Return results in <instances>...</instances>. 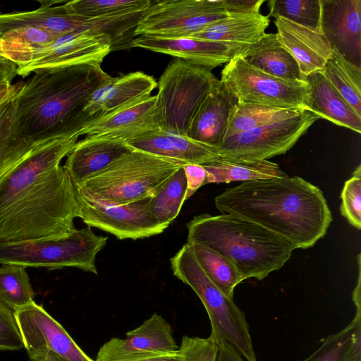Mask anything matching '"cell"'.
<instances>
[{
	"label": "cell",
	"mask_w": 361,
	"mask_h": 361,
	"mask_svg": "<svg viewBox=\"0 0 361 361\" xmlns=\"http://www.w3.org/2000/svg\"><path fill=\"white\" fill-rule=\"evenodd\" d=\"M302 110L238 102L231 113L224 139L296 116Z\"/></svg>",
	"instance_id": "cell-31"
},
{
	"label": "cell",
	"mask_w": 361,
	"mask_h": 361,
	"mask_svg": "<svg viewBox=\"0 0 361 361\" xmlns=\"http://www.w3.org/2000/svg\"><path fill=\"white\" fill-rule=\"evenodd\" d=\"M79 136L36 146L0 179V243L59 240L76 230L75 188L61 162Z\"/></svg>",
	"instance_id": "cell-1"
},
{
	"label": "cell",
	"mask_w": 361,
	"mask_h": 361,
	"mask_svg": "<svg viewBox=\"0 0 361 361\" xmlns=\"http://www.w3.org/2000/svg\"><path fill=\"white\" fill-rule=\"evenodd\" d=\"M23 83L13 84L11 92L0 104V179L36 147L25 137L18 116L16 96Z\"/></svg>",
	"instance_id": "cell-24"
},
{
	"label": "cell",
	"mask_w": 361,
	"mask_h": 361,
	"mask_svg": "<svg viewBox=\"0 0 361 361\" xmlns=\"http://www.w3.org/2000/svg\"><path fill=\"white\" fill-rule=\"evenodd\" d=\"M113 51L111 38L91 31L73 32L58 37L27 65L19 68L23 78L44 69L99 63Z\"/></svg>",
	"instance_id": "cell-13"
},
{
	"label": "cell",
	"mask_w": 361,
	"mask_h": 361,
	"mask_svg": "<svg viewBox=\"0 0 361 361\" xmlns=\"http://www.w3.org/2000/svg\"><path fill=\"white\" fill-rule=\"evenodd\" d=\"M186 188V178L181 166L149 199V207L161 225L168 228L178 215L185 201Z\"/></svg>",
	"instance_id": "cell-33"
},
{
	"label": "cell",
	"mask_w": 361,
	"mask_h": 361,
	"mask_svg": "<svg viewBox=\"0 0 361 361\" xmlns=\"http://www.w3.org/2000/svg\"><path fill=\"white\" fill-rule=\"evenodd\" d=\"M155 79L142 71L110 77L91 95L85 113L91 119L151 95Z\"/></svg>",
	"instance_id": "cell-22"
},
{
	"label": "cell",
	"mask_w": 361,
	"mask_h": 361,
	"mask_svg": "<svg viewBox=\"0 0 361 361\" xmlns=\"http://www.w3.org/2000/svg\"><path fill=\"white\" fill-rule=\"evenodd\" d=\"M30 361H68L49 350L27 353Z\"/></svg>",
	"instance_id": "cell-46"
},
{
	"label": "cell",
	"mask_w": 361,
	"mask_h": 361,
	"mask_svg": "<svg viewBox=\"0 0 361 361\" xmlns=\"http://www.w3.org/2000/svg\"><path fill=\"white\" fill-rule=\"evenodd\" d=\"M13 90V84L9 89L0 92V104L10 94Z\"/></svg>",
	"instance_id": "cell-48"
},
{
	"label": "cell",
	"mask_w": 361,
	"mask_h": 361,
	"mask_svg": "<svg viewBox=\"0 0 361 361\" xmlns=\"http://www.w3.org/2000/svg\"><path fill=\"white\" fill-rule=\"evenodd\" d=\"M108 238L96 235L87 226L59 240L0 243V264L49 270L75 267L97 275L96 257Z\"/></svg>",
	"instance_id": "cell-8"
},
{
	"label": "cell",
	"mask_w": 361,
	"mask_h": 361,
	"mask_svg": "<svg viewBox=\"0 0 361 361\" xmlns=\"http://www.w3.org/2000/svg\"><path fill=\"white\" fill-rule=\"evenodd\" d=\"M184 170L187 188L185 200L190 198L202 186L207 184V172L202 165L184 164Z\"/></svg>",
	"instance_id": "cell-43"
},
{
	"label": "cell",
	"mask_w": 361,
	"mask_h": 361,
	"mask_svg": "<svg viewBox=\"0 0 361 361\" xmlns=\"http://www.w3.org/2000/svg\"><path fill=\"white\" fill-rule=\"evenodd\" d=\"M23 348L24 344L14 312L0 302V350Z\"/></svg>",
	"instance_id": "cell-42"
},
{
	"label": "cell",
	"mask_w": 361,
	"mask_h": 361,
	"mask_svg": "<svg viewBox=\"0 0 361 361\" xmlns=\"http://www.w3.org/2000/svg\"><path fill=\"white\" fill-rule=\"evenodd\" d=\"M305 80V109L337 126L360 133L361 116L329 81L322 71L309 74Z\"/></svg>",
	"instance_id": "cell-23"
},
{
	"label": "cell",
	"mask_w": 361,
	"mask_h": 361,
	"mask_svg": "<svg viewBox=\"0 0 361 361\" xmlns=\"http://www.w3.org/2000/svg\"><path fill=\"white\" fill-rule=\"evenodd\" d=\"M150 0H73L63 4L73 14L86 18H103L146 11Z\"/></svg>",
	"instance_id": "cell-35"
},
{
	"label": "cell",
	"mask_w": 361,
	"mask_h": 361,
	"mask_svg": "<svg viewBox=\"0 0 361 361\" xmlns=\"http://www.w3.org/2000/svg\"><path fill=\"white\" fill-rule=\"evenodd\" d=\"M335 88L361 116V67L348 61L335 47L322 70Z\"/></svg>",
	"instance_id": "cell-30"
},
{
	"label": "cell",
	"mask_w": 361,
	"mask_h": 361,
	"mask_svg": "<svg viewBox=\"0 0 361 361\" xmlns=\"http://www.w3.org/2000/svg\"><path fill=\"white\" fill-rule=\"evenodd\" d=\"M319 118L303 109L296 116L226 137L214 149L224 158L267 160L286 154Z\"/></svg>",
	"instance_id": "cell-11"
},
{
	"label": "cell",
	"mask_w": 361,
	"mask_h": 361,
	"mask_svg": "<svg viewBox=\"0 0 361 361\" xmlns=\"http://www.w3.org/2000/svg\"><path fill=\"white\" fill-rule=\"evenodd\" d=\"M130 361H179L178 350L175 352L137 358Z\"/></svg>",
	"instance_id": "cell-47"
},
{
	"label": "cell",
	"mask_w": 361,
	"mask_h": 361,
	"mask_svg": "<svg viewBox=\"0 0 361 361\" xmlns=\"http://www.w3.org/2000/svg\"><path fill=\"white\" fill-rule=\"evenodd\" d=\"M221 80L238 103L305 109L306 80H285L247 63L236 54L221 71Z\"/></svg>",
	"instance_id": "cell-9"
},
{
	"label": "cell",
	"mask_w": 361,
	"mask_h": 361,
	"mask_svg": "<svg viewBox=\"0 0 361 361\" xmlns=\"http://www.w3.org/2000/svg\"><path fill=\"white\" fill-rule=\"evenodd\" d=\"M12 84H8L4 82H0V92L9 89L11 87Z\"/></svg>",
	"instance_id": "cell-49"
},
{
	"label": "cell",
	"mask_w": 361,
	"mask_h": 361,
	"mask_svg": "<svg viewBox=\"0 0 361 361\" xmlns=\"http://www.w3.org/2000/svg\"><path fill=\"white\" fill-rule=\"evenodd\" d=\"M173 275L189 286L202 301L210 320L212 336L226 342L247 361H257L244 314L210 280L199 264L190 244L185 243L170 259Z\"/></svg>",
	"instance_id": "cell-6"
},
{
	"label": "cell",
	"mask_w": 361,
	"mask_h": 361,
	"mask_svg": "<svg viewBox=\"0 0 361 361\" xmlns=\"http://www.w3.org/2000/svg\"><path fill=\"white\" fill-rule=\"evenodd\" d=\"M186 227L187 243L200 244L221 254L235 265L243 281L262 280L280 269L295 249L262 226L230 214L195 216Z\"/></svg>",
	"instance_id": "cell-4"
},
{
	"label": "cell",
	"mask_w": 361,
	"mask_h": 361,
	"mask_svg": "<svg viewBox=\"0 0 361 361\" xmlns=\"http://www.w3.org/2000/svg\"><path fill=\"white\" fill-rule=\"evenodd\" d=\"M58 37L31 26L11 29L0 34V54L16 63L19 68L30 63Z\"/></svg>",
	"instance_id": "cell-29"
},
{
	"label": "cell",
	"mask_w": 361,
	"mask_h": 361,
	"mask_svg": "<svg viewBox=\"0 0 361 361\" xmlns=\"http://www.w3.org/2000/svg\"><path fill=\"white\" fill-rule=\"evenodd\" d=\"M126 142L133 149L185 164L181 155L168 137L166 132L159 128L142 133Z\"/></svg>",
	"instance_id": "cell-38"
},
{
	"label": "cell",
	"mask_w": 361,
	"mask_h": 361,
	"mask_svg": "<svg viewBox=\"0 0 361 361\" xmlns=\"http://www.w3.org/2000/svg\"><path fill=\"white\" fill-rule=\"evenodd\" d=\"M54 1H41V6L25 12L0 13V34L7 30L31 26L47 31L56 37L82 31V18L68 12Z\"/></svg>",
	"instance_id": "cell-25"
},
{
	"label": "cell",
	"mask_w": 361,
	"mask_h": 361,
	"mask_svg": "<svg viewBox=\"0 0 361 361\" xmlns=\"http://www.w3.org/2000/svg\"><path fill=\"white\" fill-rule=\"evenodd\" d=\"M202 166L207 172V184L288 177L277 164L268 160H244L219 157L215 161Z\"/></svg>",
	"instance_id": "cell-28"
},
{
	"label": "cell",
	"mask_w": 361,
	"mask_h": 361,
	"mask_svg": "<svg viewBox=\"0 0 361 361\" xmlns=\"http://www.w3.org/2000/svg\"><path fill=\"white\" fill-rule=\"evenodd\" d=\"M133 149L125 140L106 135H90L78 141L63 165L75 186L102 171Z\"/></svg>",
	"instance_id": "cell-18"
},
{
	"label": "cell",
	"mask_w": 361,
	"mask_h": 361,
	"mask_svg": "<svg viewBox=\"0 0 361 361\" xmlns=\"http://www.w3.org/2000/svg\"><path fill=\"white\" fill-rule=\"evenodd\" d=\"M16 96V109L27 140L40 145L79 134L92 119L85 107L110 77L99 63L39 70Z\"/></svg>",
	"instance_id": "cell-3"
},
{
	"label": "cell",
	"mask_w": 361,
	"mask_h": 361,
	"mask_svg": "<svg viewBox=\"0 0 361 361\" xmlns=\"http://www.w3.org/2000/svg\"><path fill=\"white\" fill-rule=\"evenodd\" d=\"M183 164L133 149L75 188L94 200L128 204L153 197Z\"/></svg>",
	"instance_id": "cell-5"
},
{
	"label": "cell",
	"mask_w": 361,
	"mask_h": 361,
	"mask_svg": "<svg viewBox=\"0 0 361 361\" xmlns=\"http://www.w3.org/2000/svg\"><path fill=\"white\" fill-rule=\"evenodd\" d=\"M269 25V16L260 12L229 16L188 37L226 43L244 49L257 42L265 34Z\"/></svg>",
	"instance_id": "cell-27"
},
{
	"label": "cell",
	"mask_w": 361,
	"mask_h": 361,
	"mask_svg": "<svg viewBox=\"0 0 361 361\" xmlns=\"http://www.w3.org/2000/svg\"><path fill=\"white\" fill-rule=\"evenodd\" d=\"M214 204L221 214L252 221L295 249L314 246L333 220L323 192L297 176L243 182L217 195Z\"/></svg>",
	"instance_id": "cell-2"
},
{
	"label": "cell",
	"mask_w": 361,
	"mask_h": 361,
	"mask_svg": "<svg viewBox=\"0 0 361 361\" xmlns=\"http://www.w3.org/2000/svg\"><path fill=\"white\" fill-rule=\"evenodd\" d=\"M355 322V317L343 329L326 338L319 348L303 361H361L349 348Z\"/></svg>",
	"instance_id": "cell-37"
},
{
	"label": "cell",
	"mask_w": 361,
	"mask_h": 361,
	"mask_svg": "<svg viewBox=\"0 0 361 361\" xmlns=\"http://www.w3.org/2000/svg\"><path fill=\"white\" fill-rule=\"evenodd\" d=\"M320 28L331 47L361 67V0H321Z\"/></svg>",
	"instance_id": "cell-16"
},
{
	"label": "cell",
	"mask_w": 361,
	"mask_h": 361,
	"mask_svg": "<svg viewBox=\"0 0 361 361\" xmlns=\"http://www.w3.org/2000/svg\"><path fill=\"white\" fill-rule=\"evenodd\" d=\"M156 99V95H149L92 119L80 130V136L106 135L126 141L157 128L154 117Z\"/></svg>",
	"instance_id": "cell-19"
},
{
	"label": "cell",
	"mask_w": 361,
	"mask_h": 361,
	"mask_svg": "<svg viewBox=\"0 0 361 361\" xmlns=\"http://www.w3.org/2000/svg\"><path fill=\"white\" fill-rule=\"evenodd\" d=\"M218 345L212 336H184L178 348L179 361H216Z\"/></svg>",
	"instance_id": "cell-41"
},
{
	"label": "cell",
	"mask_w": 361,
	"mask_h": 361,
	"mask_svg": "<svg viewBox=\"0 0 361 361\" xmlns=\"http://www.w3.org/2000/svg\"><path fill=\"white\" fill-rule=\"evenodd\" d=\"M237 104L235 96L218 80L193 118L185 136L213 149L219 147Z\"/></svg>",
	"instance_id": "cell-20"
},
{
	"label": "cell",
	"mask_w": 361,
	"mask_h": 361,
	"mask_svg": "<svg viewBox=\"0 0 361 361\" xmlns=\"http://www.w3.org/2000/svg\"><path fill=\"white\" fill-rule=\"evenodd\" d=\"M18 66L11 59L0 54V82L11 84L18 75Z\"/></svg>",
	"instance_id": "cell-44"
},
{
	"label": "cell",
	"mask_w": 361,
	"mask_h": 361,
	"mask_svg": "<svg viewBox=\"0 0 361 361\" xmlns=\"http://www.w3.org/2000/svg\"><path fill=\"white\" fill-rule=\"evenodd\" d=\"M274 23L281 43L294 57L305 78L324 68L332 54V47L322 32L282 17H276Z\"/></svg>",
	"instance_id": "cell-21"
},
{
	"label": "cell",
	"mask_w": 361,
	"mask_h": 361,
	"mask_svg": "<svg viewBox=\"0 0 361 361\" xmlns=\"http://www.w3.org/2000/svg\"><path fill=\"white\" fill-rule=\"evenodd\" d=\"M199 264L215 286L233 298L237 285L243 281L235 265L227 258L204 245L190 244Z\"/></svg>",
	"instance_id": "cell-32"
},
{
	"label": "cell",
	"mask_w": 361,
	"mask_h": 361,
	"mask_svg": "<svg viewBox=\"0 0 361 361\" xmlns=\"http://www.w3.org/2000/svg\"><path fill=\"white\" fill-rule=\"evenodd\" d=\"M166 134L179 152L185 164L203 165L212 162L219 157L213 148L186 136L168 132H166Z\"/></svg>",
	"instance_id": "cell-40"
},
{
	"label": "cell",
	"mask_w": 361,
	"mask_h": 361,
	"mask_svg": "<svg viewBox=\"0 0 361 361\" xmlns=\"http://www.w3.org/2000/svg\"><path fill=\"white\" fill-rule=\"evenodd\" d=\"M269 15L282 17L312 30L320 28L321 0H271L268 1Z\"/></svg>",
	"instance_id": "cell-36"
},
{
	"label": "cell",
	"mask_w": 361,
	"mask_h": 361,
	"mask_svg": "<svg viewBox=\"0 0 361 361\" xmlns=\"http://www.w3.org/2000/svg\"><path fill=\"white\" fill-rule=\"evenodd\" d=\"M27 353L49 350L68 361H94L63 327L35 301L14 312Z\"/></svg>",
	"instance_id": "cell-14"
},
{
	"label": "cell",
	"mask_w": 361,
	"mask_h": 361,
	"mask_svg": "<svg viewBox=\"0 0 361 361\" xmlns=\"http://www.w3.org/2000/svg\"><path fill=\"white\" fill-rule=\"evenodd\" d=\"M216 361H243L241 355L226 342L218 345Z\"/></svg>",
	"instance_id": "cell-45"
},
{
	"label": "cell",
	"mask_w": 361,
	"mask_h": 361,
	"mask_svg": "<svg viewBox=\"0 0 361 361\" xmlns=\"http://www.w3.org/2000/svg\"><path fill=\"white\" fill-rule=\"evenodd\" d=\"M76 197L79 218L87 226L110 233L119 240L148 238L167 228L152 213L149 198L121 204L94 200L77 191Z\"/></svg>",
	"instance_id": "cell-12"
},
{
	"label": "cell",
	"mask_w": 361,
	"mask_h": 361,
	"mask_svg": "<svg viewBox=\"0 0 361 361\" xmlns=\"http://www.w3.org/2000/svg\"><path fill=\"white\" fill-rule=\"evenodd\" d=\"M218 79L212 70L175 59L166 67L157 87L154 121L164 131L185 136Z\"/></svg>",
	"instance_id": "cell-7"
},
{
	"label": "cell",
	"mask_w": 361,
	"mask_h": 361,
	"mask_svg": "<svg viewBox=\"0 0 361 361\" xmlns=\"http://www.w3.org/2000/svg\"><path fill=\"white\" fill-rule=\"evenodd\" d=\"M169 324L154 313L126 338H112L99 350L94 361H130L178 350Z\"/></svg>",
	"instance_id": "cell-15"
},
{
	"label": "cell",
	"mask_w": 361,
	"mask_h": 361,
	"mask_svg": "<svg viewBox=\"0 0 361 361\" xmlns=\"http://www.w3.org/2000/svg\"><path fill=\"white\" fill-rule=\"evenodd\" d=\"M226 0L152 1L135 30V37H188L207 25L228 18Z\"/></svg>",
	"instance_id": "cell-10"
},
{
	"label": "cell",
	"mask_w": 361,
	"mask_h": 361,
	"mask_svg": "<svg viewBox=\"0 0 361 361\" xmlns=\"http://www.w3.org/2000/svg\"><path fill=\"white\" fill-rule=\"evenodd\" d=\"M239 54L250 65L271 75L285 80H305L295 59L281 43L277 33H265Z\"/></svg>",
	"instance_id": "cell-26"
},
{
	"label": "cell",
	"mask_w": 361,
	"mask_h": 361,
	"mask_svg": "<svg viewBox=\"0 0 361 361\" xmlns=\"http://www.w3.org/2000/svg\"><path fill=\"white\" fill-rule=\"evenodd\" d=\"M35 292L26 267L2 264L0 267V302L13 312L34 300Z\"/></svg>",
	"instance_id": "cell-34"
},
{
	"label": "cell",
	"mask_w": 361,
	"mask_h": 361,
	"mask_svg": "<svg viewBox=\"0 0 361 361\" xmlns=\"http://www.w3.org/2000/svg\"><path fill=\"white\" fill-rule=\"evenodd\" d=\"M341 213L353 227L361 228V165L345 181L341 194Z\"/></svg>",
	"instance_id": "cell-39"
},
{
	"label": "cell",
	"mask_w": 361,
	"mask_h": 361,
	"mask_svg": "<svg viewBox=\"0 0 361 361\" xmlns=\"http://www.w3.org/2000/svg\"><path fill=\"white\" fill-rule=\"evenodd\" d=\"M133 47L165 54L196 66L212 70L227 63L243 49L223 42L193 37L164 39L145 36L135 37Z\"/></svg>",
	"instance_id": "cell-17"
}]
</instances>
